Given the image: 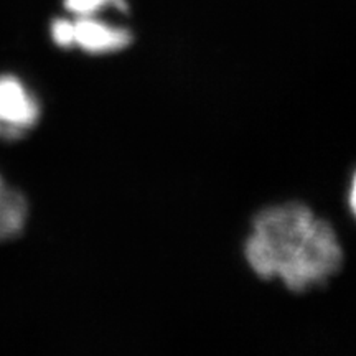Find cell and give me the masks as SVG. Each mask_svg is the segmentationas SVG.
Listing matches in <instances>:
<instances>
[{"instance_id": "cell-1", "label": "cell", "mask_w": 356, "mask_h": 356, "mask_svg": "<svg viewBox=\"0 0 356 356\" xmlns=\"http://www.w3.org/2000/svg\"><path fill=\"white\" fill-rule=\"evenodd\" d=\"M244 257L256 275L291 292L325 286L343 266L335 229L300 203L275 204L254 218Z\"/></svg>"}, {"instance_id": "cell-2", "label": "cell", "mask_w": 356, "mask_h": 356, "mask_svg": "<svg viewBox=\"0 0 356 356\" xmlns=\"http://www.w3.org/2000/svg\"><path fill=\"white\" fill-rule=\"evenodd\" d=\"M51 40L66 50L78 48L89 55H109L126 50L132 43V33L97 15L74 17V20L56 19L53 22Z\"/></svg>"}, {"instance_id": "cell-3", "label": "cell", "mask_w": 356, "mask_h": 356, "mask_svg": "<svg viewBox=\"0 0 356 356\" xmlns=\"http://www.w3.org/2000/svg\"><path fill=\"white\" fill-rule=\"evenodd\" d=\"M42 118L38 97L15 76H0V140H19Z\"/></svg>"}, {"instance_id": "cell-4", "label": "cell", "mask_w": 356, "mask_h": 356, "mask_svg": "<svg viewBox=\"0 0 356 356\" xmlns=\"http://www.w3.org/2000/svg\"><path fill=\"white\" fill-rule=\"evenodd\" d=\"M29 220V203L19 190L0 177V243L17 238Z\"/></svg>"}, {"instance_id": "cell-5", "label": "cell", "mask_w": 356, "mask_h": 356, "mask_svg": "<svg viewBox=\"0 0 356 356\" xmlns=\"http://www.w3.org/2000/svg\"><path fill=\"white\" fill-rule=\"evenodd\" d=\"M65 8L74 17H95L109 8L126 12L127 3L126 0H65Z\"/></svg>"}, {"instance_id": "cell-6", "label": "cell", "mask_w": 356, "mask_h": 356, "mask_svg": "<svg viewBox=\"0 0 356 356\" xmlns=\"http://www.w3.org/2000/svg\"><path fill=\"white\" fill-rule=\"evenodd\" d=\"M348 203H350V210L353 213V216L356 218V173L351 180V186H350V195H348Z\"/></svg>"}]
</instances>
